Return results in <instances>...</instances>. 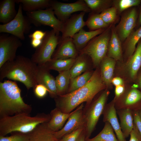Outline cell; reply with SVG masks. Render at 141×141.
Segmentation results:
<instances>
[{"mask_svg":"<svg viewBox=\"0 0 141 141\" xmlns=\"http://www.w3.org/2000/svg\"><path fill=\"white\" fill-rule=\"evenodd\" d=\"M93 73L87 71L83 74L70 79L68 93L72 92L86 85L90 79Z\"/></svg>","mask_w":141,"mask_h":141,"instance_id":"obj_34","label":"cell"},{"mask_svg":"<svg viewBox=\"0 0 141 141\" xmlns=\"http://www.w3.org/2000/svg\"><path fill=\"white\" fill-rule=\"evenodd\" d=\"M106 28L92 31H86L83 28L75 34L72 38L73 43L79 52L83 49L93 38L102 33Z\"/></svg>","mask_w":141,"mask_h":141,"instance_id":"obj_20","label":"cell"},{"mask_svg":"<svg viewBox=\"0 0 141 141\" xmlns=\"http://www.w3.org/2000/svg\"><path fill=\"white\" fill-rule=\"evenodd\" d=\"M134 123L141 136V120L138 111H133Z\"/></svg>","mask_w":141,"mask_h":141,"instance_id":"obj_43","label":"cell"},{"mask_svg":"<svg viewBox=\"0 0 141 141\" xmlns=\"http://www.w3.org/2000/svg\"><path fill=\"white\" fill-rule=\"evenodd\" d=\"M86 26L89 31L106 28L109 26L107 24L102 18L100 14L90 12L85 21Z\"/></svg>","mask_w":141,"mask_h":141,"instance_id":"obj_33","label":"cell"},{"mask_svg":"<svg viewBox=\"0 0 141 141\" xmlns=\"http://www.w3.org/2000/svg\"><path fill=\"white\" fill-rule=\"evenodd\" d=\"M113 25H110L102 33L91 40L79 52L89 56L96 66L100 64L106 56Z\"/></svg>","mask_w":141,"mask_h":141,"instance_id":"obj_6","label":"cell"},{"mask_svg":"<svg viewBox=\"0 0 141 141\" xmlns=\"http://www.w3.org/2000/svg\"><path fill=\"white\" fill-rule=\"evenodd\" d=\"M85 129L81 134L77 141H85Z\"/></svg>","mask_w":141,"mask_h":141,"instance_id":"obj_48","label":"cell"},{"mask_svg":"<svg viewBox=\"0 0 141 141\" xmlns=\"http://www.w3.org/2000/svg\"><path fill=\"white\" fill-rule=\"evenodd\" d=\"M22 10L21 4H20L15 17L7 24L0 25V33H8L21 40H25V34L30 32L32 24L27 16L24 15Z\"/></svg>","mask_w":141,"mask_h":141,"instance_id":"obj_8","label":"cell"},{"mask_svg":"<svg viewBox=\"0 0 141 141\" xmlns=\"http://www.w3.org/2000/svg\"><path fill=\"white\" fill-rule=\"evenodd\" d=\"M46 33V31L43 32L41 30H36L28 35L31 39H36L42 40Z\"/></svg>","mask_w":141,"mask_h":141,"instance_id":"obj_41","label":"cell"},{"mask_svg":"<svg viewBox=\"0 0 141 141\" xmlns=\"http://www.w3.org/2000/svg\"><path fill=\"white\" fill-rule=\"evenodd\" d=\"M141 38V26L134 29L124 42L125 48V53L130 58L134 53L136 45Z\"/></svg>","mask_w":141,"mask_h":141,"instance_id":"obj_29","label":"cell"},{"mask_svg":"<svg viewBox=\"0 0 141 141\" xmlns=\"http://www.w3.org/2000/svg\"><path fill=\"white\" fill-rule=\"evenodd\" d=\"M127 64L129 76L131 78L134 79L141 66V38L137 44L134 53L129 58Z\"/></svg>","mask_w":141,"mask_h":141,"instance_id":"obj_25","label":"cell"},{"mask_svg":"<svg viewBox=\"0 0 141 141\" xmlns=\"http://www.w3.org/2000/svg\"><path fill=\"white\" fill-rule=\"evenodd\" d=\"M51 58L67 59L76 58L79 55L72 38L69 37L60 40Z\"/></svg>","mask_w":141,"mask_h":141,"instance_id":"obj_17","label":"cell"},{"mask_svg":"<svg viewBox=\"0 0 141 141\" xmlns=\"http://www.w3.org/2000/svg\"><path fill=\"white\" fill-rule=\"evenodd\" d=\"M9 136H0V141H29V134L19 132L11 133Z\"/></svg>","mask_w":141,"mask_h":141,"instance_id":"obj_38","label":"cell"},{"mask_svg":"<svg viewBox=\"0 0 141 141\" xmlns=\"http://www.w3.org/2000/svg\"><path fill=\"white\" fill-rule=\"evenodd\" d=\"M50 4L57 18L63 22L69 18L74 13L79 11L86 13L91 11L84 0H78L69 3L50 0Z\"/></svg>","mask_w":141,"mask_h":141,"instance_id":"obj_10","label":"cell"},{"mask_svg":"<svg viewBox=\"0 0 141 141\" xmlns=\"http://www.w3.org/2000/svg\"><path fill=\"white\" fill-rule=\"evenodd\" d=\"M61 40L60 33L54 30L46 31L42 43L36 48L31 59L37 65L44 64L51 59L55 48Z\"/></svg>","mask_w":141,"mask_h":141,"instance_id":"obj_7","label":"cell"},{"mask_svg":"<svg viewBox=\"0 0 141 141\" xmlns=\"http://www.w3.org/2000/svg\"><path fill=\"white\" fill-rule=\"evenodd\" d=\"M33 89L35 96L39 98L44 97L48 92V90L46 87L41 84H37Z\"/></svg>","mask_w":141,"mask_h":141,"instance_id":"obj_40","label":"cell"},{"mask_svg":"<svg viewBox=\"0 0 141 141\" xmlns=\"http://www.w3.org/2000/svg\"><path fill=\"white\" fill-rule=\"evenodd\" d=\"M138 81L140 85V87L141 89V74L139 77Z\"/></svg>","mask_w":141,"mask_h":141,"instance_id":"obj_49","label":"cell"},{"mask_svg":"<svg viewBox=\"0 0 141 141\" xmlns=\"http://www.w3.org/2000/svg\"><path fill=\"white\" fill-rule=\"evenodd\" d=\"M130 136L129 141H141V136L134 123L133 128Z\"/></svg>","mask_w":141,"mask_h":141,"instance_id":"obj_42","label":"cell"},{"mask_svg":"<svg viewBox=\"0 0 141 141\" xmlns=\"http://www.w3.org/2000/svg\"><path fill=\"white\" fill-rule=\"evenodd\" d=\"M22 45L21 40L13 35H0V68L7 62L15 58L17 50Z\"/></svg>","mask_w":141,"mask_h":141,"instance_id":"obj_12","label":"cell"},{"mask_svg":"<svg viewBox=\"0 0 141 141\" xmlns=\"http://www.w3.org/2000/svg\"><path fill=\"white\" fill-rule=\"evenodd\" d=\"M115 61L113 58L106 56L100 63L101 77L106 85H108L111 83Z\"/></svg>","mask_w":141,"mask_h":141,"instance_id":"obj_26","label":"cell"},{"mask_svg":"<svg viewBox=\"0 0 141 141\" xmlns=\"http://www.w3.org/2000/svg\"><path fill=\"white\" fill-rule=\"evenodd\" d=\"M26 14L31 24L36 26H48L58 33L61 32L63 22L56 17L51 7L45 9L26 12Z\"/></svg>","mask_w":141,"mask_h":141,"instance_id":"obj_9","label":"cell"},{"mask_svg":"<svg viewBox=\"0 0 141 141\" xmlns=\"http://www.w3.org/2000/svg\"><path fill=\"white\" fill-rule=\"evenodd\" d=\"M85 141H118L111 125L106 122L103 129L97 135L91 138L86 139Z\"/></svg>","mask_w":141,"mask_h":141,"instance_id":"obj_31","label":"cell"},{"mask_svg":"<svg viewBox=\"0 0 141 141\" xmlns=\"http://www.w3.org/2000/svg\"><path fill=\"white\" fill-rule=\"evenodd\" d=\"M69 70L59 72L56 78L57 96L65 94L68 88L71 79Z\"/></svg>","mask_w":141,"mask_h":141,"instance_id":"obj_32","label":"cell"},{"mask_svg":"<svg viewBox=\"0 0 141 141\" xmlns=\"http://www.w3.org/2000/svg\"><path fill=\"white\" fill-rule=\"evenodd\" d=\"M42 40L36 39H31V44L33 48L36 49L42 43Z\"/></svg>","mask_w":141,"mask_h":141,"instance_id":"obj_46","label":"cell"},{"mask_svg":"<svg viewBox=\"0 0 141 141\" xmlns=\"http://www.w3.org/2000/svg\"><path fill=\"white\" fill-rule=\"evenodd\" d=\"M50 118V114L44 113L33 116L22 113L0 118V136L14 132L28 134L38 125L47 123Z\"/></svg>","mask_w":141,"mask_h":141,"instance_id":"obj_4","label":"cell"},{"mask_svg":"<svg viewBox=\"0 0 141 141\" xmlns=\"http://www.w3.org/2000/svg\"><path fill=\"white\" fill-rule=\"evenodd\" d=\"M21 4L22 10L26 12L44 9L50 7V0H15Z\"/></svg>","mask_w":141,"mask_h":141,"instance_id":"obj_28","label":"cell"},{"mask_svg":"<svg viewBox=\"0 0 141 141\" xmlns=\"http://www.w3.org/2000/svg\"><path fill=\"white\" fill-rule=\"evenodd\" d=\"M116 110L129 109L139 111L141 109V92L133 88L125 91L115 101Z\"/></svg>","mask_w":141,"mask_h":141,"instance_id":"obj_13","label":"cell"},{"mask_svg":"<svg viewBox=\"0 0 141 141\" xmlns=\"http://www.w3.org/2000/svg\"><path fill=\"white\" fill-rule=\"evenodd\" d=\"M15 0H3L0 2V22L7 24L16 16L17 12L15 8Z\"/></svg>","mask_w":141,"mask_h":141,"instance_id":"obj_24","label":"cell"},{"mask_svg":"<svg viewBox=\"0 0 141 141\" xmlns=\"http://www.w3.org/2000/svg\"><path fill=\"white\" fill-rule=\"evenodd\" d=\"M125 89L123 85L116 86L115 90V97L113 100L115 101L124 92Z\"/></svg>","mask_w":141,"mask_h":141,"instance_id":"obj_44","label":"cell"},{"mask_svg":"<svg viewBox=\"0 0 141 141\" xmlns=\"http://www.w3.org/2000/svg\"><path fill=\"white\" fill-rule=\"evenodd\" d=\"M93 13L100 14L105 9L112 6L113 0H84Z\"/></svg>","mask_w":141,"mask_h":141,"instance_id":"obj_35","label":"cell"},{"mask_svg":"<svg viewBox=\"0 0 141 141\" xmlns=\"http://www.w3.org/2000/svg\"><path fill=\"white\" fill-rule=\"evenodd\" d=\"M101 73L96 70L87 83L82 87L70 93L57 96L55 98L56 108L62 112L69 113L84 102L90 104L95 96L104 89L106 85Z\"/></svg>","mask_w":141,"mask_h":141,"instance_id":"obj_1","label":"cell"},{"mask_svg":"<svg viewBox=\"0 0 141 141\" xmlns=\"http://www.w3.org/2000/svg\"><path fill=\"white\" fill-rule=\"evenodd\" d=\"M21 92L15 81L0 82V118L22 113L30 114L32 107L25 102Z\"/></svg>","mask_w":141,"mask_h":141,"instance_id":"obj_3","label":"cell"},{"mask_svg":"<svg viewBox=\"0 0 141 141\" xmlns=\"http://www.w3.org/2000/svg\"><path fill=\"white\" fill-rule=\"evenodd\" d=\"M114 104L115 101L113 100L106 104L102 113L103 121L104 122H108L110 123L115 132L118 141H127L121 129Z\"/></svg>","mask_w":141,"mask_h":141,"instance_id":"obj_16","label":"cell"},{"mask_svg":"<svg viewBox=\"0 0 141 141\" xmlns=\"http://www.w3.org/2000/svg\"><path fill=\"white\" fill-rule=\"evenodd\" d=\"M38 66L36 76L37 84H41L45 86L47 88L50 97L55 98L57 96L55 79L50 74V70L44 64Z\"/></svg>","mask_w":141,"mask_h":141,"instance_id":"obj_18","label":"cell"},{"mask_svg":"<svg viewBox=\"0 0 141 141\" xmlns=\"http://www.w3.org/2000/svg\"><path fill=\"white\" fill-rule=\"evenodd\" d=\"M121 42L116 31L115 26L113 24L111 28V35L108 46V56L115 60H120L122 56Z\"/></svg>","mask_w":141,"mask_h":141,"instance_id":"obj_21","label":"cell"},{"mask_svg":"<svg viewBox=\"0 0 141 141\" xmlns=\"http://www.w3.org/2000/svg\"><path fill=\"white\" fill-rule=\"evenodd\" d=\"M85 12L81 11L79 14H74L63 22L61 40L71 37L86 26L84 17Z\"/></svg>","mask_w":141,"mask_h":141,"instance_id":"obj_15","label":"cell"},{"mask_svg":"<svg viewBox=\"0 0 141 141\" xmlns=\"http://www.w3.org/2000/svg\"><path fill=\"white\" fill-rule=\"evenodd\" d=\"M137 7L124 11L119 24L115 26L116 33L121 42L125 41L136 27L138 15Z\"/></svg>","mask_w":141,"mask_h":141,"instance_id":"obj_11","label":"cell"},{"mask_svg":"<svg viewBox=\"0 0 141 141\" xmlns=\"http://www.w3.org/2000/svg\"><path fill=\"white\" fill-rule=\"evenodd\" d=\"M89 57L85 54L79 53L75 62L69 70L71 79L81 75L83 72L87 71Z\"/></svg>","mask_w":141,"mask_h":141,"instance_id":"obj_30","label":"cell"},{"mask_svg":"<svg viewBox=\"0 0 141 141\" xmlns=\"http://www.w3.org/2000/svg\"><path fill=\"white\" fill-rule=\"evenodd\" d=\"M76 58L64 59L51 58L44 64L50 70H54L59 72L66 71L70 70Z\"/></svg>","mask_w":141,"mask_h":141,"instance_id":"obj_27","label":"cell"},{"mask_svg":"<svg viewBox=\"0 0 141 141\" xmlns=\"http://www.w3.org/2000/svg\"><path fill=\"white\" fill-rule=\"evenodd\" d=\"M117 14L116 9L113 6L105 9L100 14L104 22L109 26L113 24L116 20Z\"/></svg>","mask_w":141,"mask_h":141,"instance_id":"obj_37","label":"cell"},{"mask_svg":"<svg viewBox=\"0 0 141 141\" xmlns=\"http://www.w3.org/2000/svg\"><path fill=\"white\" fill-rule=\"evenodd\" d=\"M84 107L83 103L78 107L68 118L64 126L60 130L54 132V135L57 139H60L80 127H85Z\"/></svg>","mask_w":141,"mask_h":141,"instance_id":"obj_14","label":"cell"},{"mask_svg":"<svg viewBox=\"0 0 141 141\" xmlns=\"http://www.w3.org/2000/svg\"><path fill=\"white\" fill-rule=\"evenodd\" d=\"M74 111L75 110L70 113H66L56 108L50 112L51 118L47 123L48 127L54 132L58 131L63 128L66 121Z\"/></svg>","mask_w":141,"mask_h":141,"instance_id":"obj_22","label":"cell"},{"mask_svg":"<svg viewBox=\"0 0 141 141\" xmlns=\"http://www.w3.org/2000/svg\"><path fill=\"white\" fill-rule=\"evenodd\" d=\"M141 4V0H113L112 6L116 9L118 14L134 7H138Z\"/></svg>","mask_w":141,"mask_h":141,"instance_id":"obj_36","label":"cell"},{"mask_svg":"<svg viewBox=\"0 0 141 141\" xmlns=\"http://www.w3.org/2000/svg\"><path fill=\"white\" fill-rule=\"evenodd\" d=\"M111 83L116 86L119 85H123L124 81L123 80L119 77L114 78L112 79Z\"/></svg>","mask_w":141,"mask_h":141,"instance_id":"obj_45","label":"cell"},{"mask_svg":"<svg viewBox=\"0 0 141 141\" xmlns=\"http://www.w3.org/2000/svg\"><path fill=\"white\" fill-rule=\"evenodd\" d=\"M139 6L138 17L136 26L135 29L138 28L141 26V4Z\"/></svg>","mask_w":141,"mask_h":141,"instance_id":"obj_47","label":"cell"},{"mask_svg":"<svg viewBox=\"0 0 141 141\" xmlns=\"http://www.w3.org/2000/svg\"><path fill=\"white\" fill-rule=\"evenodd\" d=\"M38 65L31 59L22 55L16 56L11 61L7 62L0 68V81L7 78L22 83L28 90L37 84L36 76Z\"/></svg>","mask_w":141,"mask_h":141,"instance_id":"obj_2","label":"cell"},{"mask_svg":"<svg viewBox=\"0 0 141 141\" xmlns=\"http://www.w3.org/2000/svg\"><path fill=\"white\" fill-rule=\"evenodd\" d=\"M139 115L141 120V109L138 111Z\"/></svg>","mask_w":141,"mask_h":141,"instance_id":"obj_50","label":"cell"},{"mask_svg":"<svg viewBox=\"0 0 141 141\" xmlns=\"http://www.w3.org/2000/svg\"><path fill=\"white\" fill-rule=\"evenodd\" d=\"M47 123L38 125L28 133L29 141H57L54 132L47 126Z\"/></svg>","mask_w":141,"mask_h":141,"instance_id":"obj_19","label":"cell"},{"mask_svg":"<svg viewBox=\"0 0 141 141\" xmlns=\"http://www.w3.org/2000/svg\"><path fill=\"white\" fill-rule=\"evenodd\" d=\"M105 89L89 104L83 108L85 139L90 138L102 113L109 94Z\"/></svg>","mask_w":141,"mask_h":141,"instance_id":"obj_5","label":"cell"},{"mask_svg":"<svg viewBox=\"0 0 141 141\" xmlns=\"http://www.w3.org/2000/svg\"><path fill=\"white\" fill-rule=\"evenodd\" d=\"M85 129L84 127H80L65 135L57 141H77Z\"/></svg>","mask_w":141,"mask_h":141,"instance_id":"obj_39","label":"cell"},{"mask_svg":"<svg viewBox=\"0 0 141 141\" xmlns=\"http://www.w3.org/2000/svg\"><path fill=\"white\" fill-rule=\"evenodd\" d=\"M120 120V125L122 132L126 138L128 137L134 126L133 112L129 109L116 110Z\"/></svg>","mask_w":141,"mask_h":141,"instance_id":"obj_23","label":"cell"}]
</instances>
